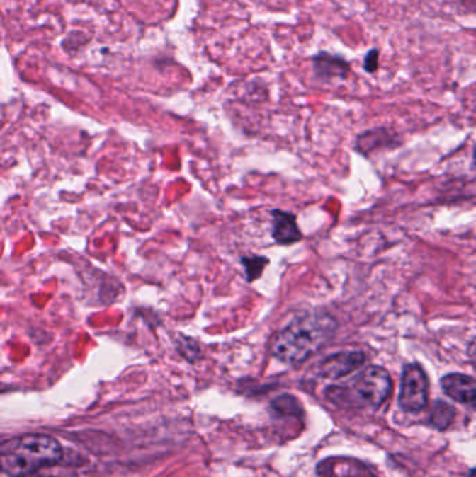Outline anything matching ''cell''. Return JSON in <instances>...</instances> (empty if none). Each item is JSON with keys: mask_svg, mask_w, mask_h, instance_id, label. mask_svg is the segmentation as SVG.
Listing matches in <instances>:
<instances>
[{"mask_svg": "<svg viewBox=\"0 0 476 477\" xmlns=\"http://www.w3.org/2000/svg\"><path fill=\"white\" fill-rule=\"evenodd\" d=\"M338 324L323 311L305 313L293 318L271 340V355L285 364H300L332 340Z\"/></svg>", "mask_w": 476, "mask_h": 477, "instance_id": "obj_1", "label": "cell"}, {"mask_svg": "<svg viewBox=\"0 0 476 477\" xmlns=\"http://www.w3.org/2000/svg\"><path fill=\"white\" fill-rule=\"evenodd\" d=\"M63 458L59 441L47 434H26L1 444L0 466L10 477L35 475L40 469L56 465Z\"/></svg>", "mask_w": 476, "mask_h": 477, "instance_id": "obj_2", "label": "cell"}, {"mask_svg": "<svg viewBox=\"0 0 476 477\" xmlns=\"http://www.w3.org/2000/svg\"><path fill=\"white\" fill-rule=\"evenodd\" d=\"M392 381L388 372L379 366L363 370L348 386L330 388L329 396L333 402L349 403L353 408L378 409L390 396Z\"/></svg>", "mask_w": 476, "mask_h": 477, "instance_id": "obj_3", "label": "cell"}, {"mask_svg": "<svg viewBox=\"0 0 476 477\" xmlns=\"http://www.w3.org/2000/svg\"><path fill=\"white\" fill-rule=\"evenodd\" d=\"M400 406L405 412L416 413L426 408L429 401V380L419 364H408L404 369L400 386Z\"/></svg>", "mask_w": 476, "mask_h": 477, "instance_id": "obj_4", "label": "cell"}, {"mask_svg": "<svg viewBox=\"0 0 476 477\" xmlns=\"http://www.w3.org/2000/svg\"><path fill=\"white\" fill-rule=\"evenodd\" d=\"M366 356L363 352H339L326 357L317 369V374L323 379H342L365 364Z\"/></svg>", "mask_w": 476, "mask_h": 477, "instance_id": "obj_5", "label": "cell"}, {"mask_svg": "<svg viewBox=\"0 0 476 477\" xmlns=\"http://www.w3.org/2000/svg\"><path fill=\"white\" fill-rule=\"evenodd\" d=\"M441 388L444 393L460 402L467 405H475L476 403V380L460 373L447 374L441 379Z\"/></svg>", "mask_w": 476, "mask_h": 477, "instance_id": "obj_6", "label": "cell"}, {"mask_svg": "<svg viewBox=\"0 0 476 477\" xmlns=\"http://www.w3.org/2000/svg\"><path fill=\"white\" fill-rule=\"evenodd\" d=\"M313 70L320 80H332L346 79L351 67L342 56L320 52L313 57Z\"/></svg>", "mask_w": 476, "mask_h": 477, "instance_id": "obj_7", "label": "cell"}, {"mask_svg": "<svg viewBox=\"0 0 476 477\" xmlns=\"http://www.w3.org/2000/svg\"><path fill=\"white\" fill-rule=\"evenodd\" d=\"M319 473L326 477H375L359 461L349 458H333L319 466Z\"/></svg>", "mask_w": 476, "mask_h": 477, "instance_id": "obj_8", "label": "cell"}, {"mask_svg": "<svg viewBox=\"0 0 476 477\" xmlns=\"http://www.w3.org/2000/svg\"><path fill=\"white\" fill-rule=\"evenodd\" d=\"M273 215V238L283 246L293 244L302 238V232L298 228L293 214L276 209Z\"/></svg>", "mask_w": 476, "mask_h": 477, "instance_id": "obj_9", "label": "cell"}, {"mask_svg": "<svg viewBox=\"0 0 476 477\" xmlns=\"http://www.w3.org/2000/svg\"><path fill=\"white\" fill-rule=\"evenodd\" d=\"M454 416H455V410L448 403L438 401V402L434 403V406L431 409L430 423L436 429H447L453 423Z\"/></svg>", "mask_w": 476, "mask_h": 477, "instance_id": "obj_10", "label": "cell"}, {"mask_svg": "<svg viewBox=\"0 0 476 477\" xmlns=\"http://www.w3.org/2000/svg\"><path fill=\"white\" fill-rule=\"evenodd\" d=\"M268 263L270 261L266 257H259V255L243 257L242 258V265L244 267V272H246L247 281L253 282L254 280L260 278Z\"/></svg>", "mask_w": 476, "mask_h": 477, "instance_id": "obj_11", "label": "cell"}, {"mask_svg": "<svg viewBox=\"0 0 476 477\" xmlns=\"http://www.w3.org/2000/svg\"><path fill=\"white\" fill-rule=\"evenodd\" d=\"M379 59H380V52L379 49H370L368 54L365 56L363 60V69L368 73H375L379 69Z\"/></svg>", "mask_w": 476, "mask_h": 477, "instance_id": "obj_12", "label": "cell"}, {"mask_svg": "<svg viewBox=\"0 0 476 477\" xmlns=\"http://www.w3.org/2000/svg\"><path fill=\"white\" fill-rule=\"evenodd\" d=\"M468 477H476V469L471 471V472H470V476Z\"/></svg>", "mask_w": 476, "mask_h": 477, "instance_id": "obj_13", "label": "cell"}, {"mask_svg": "<svg viewBox=\"0 0 476 477\" xmlns=\"http://www.w3.org/2000/svg\"><path fill=\"white\" fill-rule=\"evenodd\" d=\"M31 476H33V475H31ZM31 476H26V477H31ZM35 477H38V476H35ZM49 477H50V476H49Z\"/></svg>", "mask_w": 476, "mask_h": 477, "instance_id": "obj_14", "label": "cell"}, {"mask_svg": "<svg viewBox=\"0 0 476 477\" xmlns=\"http://www.w3.org/2000/svg\"><path fill=\"white\" fill-rule=\"evenodd\" d=\"M475 158H476V148H475Z\"/></svg>", "mask_w": 476, "mask_h": 477, "instance_id": "obj_15", "label": "cell"}]
</instances>
